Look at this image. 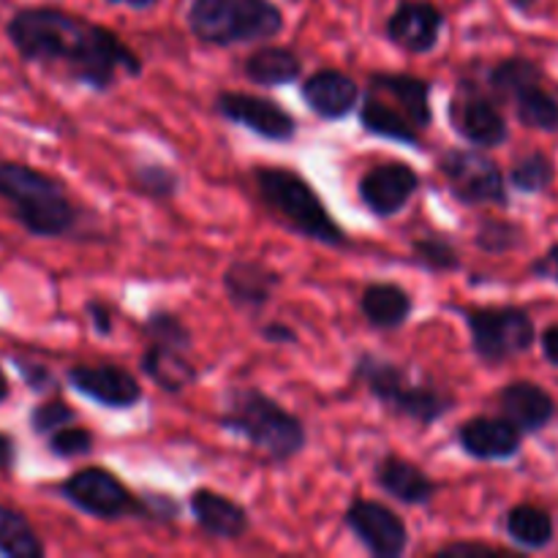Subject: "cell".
I'll return each instance as SVG.
<instances>
[{
    "mask_svg": "<svg viewBox=\"0 0 558 558\" xmlns=\"http://www.w3.org/2000/svg\"><path fill=\"white\" fill-rule=\"evenodd\" d=\"M11 396V385H9V376H5V371L0 368V403L9 401Z\"/></svg>",
    "mask_w": 558,
    "mask_h": 558,
    "instance_id": "c3c4849f",
    "label": "cell"
},
{
    "mask_svg": "<svg viewBox=\"0 0 558 558\" xmlns=\"http://www.w3.org/2000/svg\"><path fill=\"white\" fill-rule=\"evenodd\" d=\"M409 251H412L409 254L412 265L430 272V276H450V272H458L463 267L458 245L441 232H428L423 238L412 240Z\"/></svg>",
    "mask_w": 558,
    "mask_h": 558,
    "instance_id": "4dcf8cb0",
    "label": "cell"
},
{
    "mask_svg": "<svg viewBox=\"0 0 558 558\" xmlns=\"http://www.w3.org/2000/svg\"><path fill=\"white\" fill-rule=\"evenodd\" d=\"M447 189L466 207H510V185L499 163L480 147H447L436 158Z\"/></svg>",
    "mask_w": 558,
    "mask_h": 558,
    "instance_id": "ba28073f",
    "label": "cell"
},
{
    "mask_svg": "<svg viewBox=\"0 0 558 558\" xmlns=\"http://www.w3.org/2000/svg\"><path fill=\"white\" fill-rule=\"evenodd\" d=\"M0 556L5 558H44L47 548L33 523L20 510L0 505Z\"/></svg>",
    "mask_w": 558,
    "mask_h": 558,
    "instance_id": "f546056e",
    "label": "cell"
},
{
    "mask_svg": "<svg viewBox=\"0 0 558 558\" xmlns=\"http://www.w3.org/2000/svg\"><path fill=\"white\" fill-rule=\"evenodd\" d=\"M218 428L248 441L272 463H289L308 445L303 420L265 390L248 385H234L223 392Z\"/></svg>",
    "mask_w": 558,
    "mask_h": 558,
    "instance_id": "3957f363",
    "label": "cell"
},
{
    "mask_svg": "<svg viewBox=\"0 0 558 558\" xmlns=\"http://www.w3.org/2000/svg\"><path fill=\"white\" fill-rule=\"evenodd\" d=\"M352 379L365 387L385 412L409 420L420 428L441 423L456 409V396L436 385L430 376H417L409 365L376 352H360L352 365Z\"/></svg>",
    "mask_w": 558,
    "mask_h": 558,
    "instance_id": "277c9868",
    "label": "cell"
},
{
    "mask_svg": "<svg viewBox=\"0 0 558 558\" xmlns=\"http://www.w3.org/2000/svg\"><path fill=\"white\" fill-rule=\"evenodd\" d=\"M65 385L76 396L87 398V401L101 409H112V412H129L145 398L140 379L114 363L71 365L65 371Z\"/></svg>",
    "mask_w": 558,
    "mask_h": 558,
    "instance_id": "5bb4252c",
    "label": "cell"
},
{
    "mask_svg": "<svg viewBox=\"0 0 558 558\" xmlns=\"http://www.w3.org/2000/svg\"><path fill=\"white\" fill-rule=\"evenodd\" d=\"M142 332H145L147 343H161V347L180 349V352H191L194 349V332H191V327L169 308H153L145 316V322H142Z\"/></svg>",
    "mask_w": 558,
    "mask_h": 558,
    "instance_id": "836d02e7",
    "label": "cell"
},
{
    "mask_svg": "<svg viewBox=\"0 0 558 558\" xmlns=\"http://www.w3.org/2000/svg\"><path fill=\"white\" fill-rule=\"evenodd\" d=\"M445 11L430 0H401L385 22V36L407 54H428L439 47Z\"/></svg>",
    "mask_w": 558,
    "mask_h": 558,
    "instance_id": "9a60e30c",
    "label": "cell"
},
{
    "mask_svg": "<svg viewBox=\"0 0 558 558\" xmlns=\"http://www.w3.org/2000/svg\"><path fill=\"white\" fill-rule=\"evenodd\" d=\"M254 189L267 213L278 218L292 234L327 245V248H349L347 229L327 210L325 199L316 194L308 178L289 167H254L251 172Z\"/></svg>",
    "mask_w": 558,
    "mask_h": 558,
    "instance_id": "5b68a950",
    "label": "cell"
},
{
    "mask_svg": "<svg viewBox=\"0 0 558 558\" xmlns=\"http://www.w3.org/2000/svg\"><path fill=\"white\" fill-rule=\"evenodd\" d=\"M259 338L265 343H276V347H298V343H300L298 330H294L292 325H287V322H281V319L262 325L259 327Z\"/></svg>",
    "mask_w": 558,
    "mask_h": 558,
    "instance_id": "7bdbcfd3",
    "label": "cell"
},
{
    "mask_svg": "<svg viewBox=\"0 0 558 558\" xmlns=\"http://www.w3.org/2000/svg\"><path fill=\"white\" fill-rule=\"evenodd\" d=\"M363 87L341 69H316L300 82V98L325 123H338L357 109Z\"/></svg>",
    "mask_w": 558,
    "mask_h": 558,
    "instance_id": "ac0fdd59",
    "label": "cell"
},
{
    "mask_svg": "<svg viewBox=\"0 0 558 558\" xmlns=\"http://www.w3.org/2000/svg\"><path fill=\"white\" fill-rule=\"evenodd\" d=\"M360 129L371 136H379V140L398 142V145H407L412 150H423L425 140L423 131L414 129L407 118H403L398 109H392L385 98H379L376 93L365 90V96H360Z\"/></svg>",
    "mask_w": 558,
    "mask_h": 558,
    "instance_id": "d4e9b609",
    "label": "cell"
},
{
    "mask_svg": "<svg viewBox=\"0 0 558 558\" xmlns=\"http://www.w3.org/2000/svg\"><path fill=\"white\" fill-rule=\"evenodd\" d=\"M85 316L90 322L93 332L98 338H112L114 336V311L112 305L104 303L101 298H90L85 303Z\"/></svg>",
    "mask_w": 558,
    "mask_h": 558,
    "instance_id": "ab89813d",
    "label": "cell"
},
{
    "mask_svg": "<svg viewBox=\"0 0 558 558\" xmlns=\"http://www.w3.org/2000/svg\"><path fill=\"white\" fill-rule=\"evenodd\" d=\"M343 526L374 558H401L412 543L407 521L376 499H354L343 510Z\"/></svg>",
    "mask_w": 558,
    "mask_h": 558,
    "instance_id": "7c38bea8",
    "label": "cell"
},
{
    "mask_svg": "<svg viewBox=\"0 0 558 558\" xmlns=\"http://www.w3.org/2000/svg\"><path fill=\"white\" fill-rule=\"evenodd\" d=\"M501 417L510 420L523 436L543 434L556 417V398L543 385L529 379H515L496 392Z\"/></svg>",
    "mask_w": 558,
    "mask_h": 558,
    "instance_id": "44dd1931",
    "label": "cell"
},
{
    "mask_svg": "<svg viewBox=\"0 0 558 558\" xmlns=\"http://www.w3.org/2000/svg\"><path fill=\"white\" fill-rule=\"evenodd\" d=\"M510 5L515 11H521V14H532L534 5H537V0H510Z\"/></svg>",
    "mask_w": 558,
    "mask_h": 558,
    "instance_id": "7dc6e473",
    "label": "cell"
},
{
    "mask_svg": "<svg viewBox=\"0 0 558 558\" xmlns=\"http://www.w3.org/2000/svg\"><path fill=\"white\" fill-rule=\"evenodd\" d=\"M14 368H16V374H20V379L27 385V390H33V392H54V390H60L58 376H54L52 371H49V365L36 363V360L14 357Z\"/></svg>",
    "mask_w": 558,
    "mask_h": 558,
    "instance_id": "f35d334b",
    "label": "cell"
},
{
    "mask_svg": "<svg viewBox=\"0 0 558 558\" xmlns=\"http://www.w3.org/2000/svg\"><path fill=\"white\" fill-rule=\"evenodd\" d=\"M47 450L52 458L60 461H76V458H87L96 450V434L85 425H63L54 434L47 436Z\"/></svg>",
    "mask_w": 558,
    "mask_h": 558,
    "instance_id": "d590c367",
    "label": "cell"
},
{
    "mask_svg": "<svg viewBox=\"0 0 558 558\" xmlns=\"http://www.w3.org/2000/svg\"><path fill=\"white\" fill-rule=\"evenodd\" d=\"M0 199L33 238H82L85 210L71 199L63 180L41 169L22 161H0Z\"/></svg>",
    "mask_w": 558,
    "mask_h": 558,
    "instance_id": "7a4b0ae2",
    "label": "cell"
},
{
    "mask_svg": "<svg viewBox=\"0 0 558 558\" xmlns=\"http://www.w3.org/2000/svg\"><path fill=\"white\" fill-rule=\"evenodd\" d=\"M54 494L69 501L82 515L107 523L136 518V507H140V494H134L107 466L76 469L74 474H69V477L54 485Z\"/></svg>",
    "mask_w": 558,
    "mask_h": 558,
    "instance_id": "9c48e42d",
    "label": "cell"
},
{
    "mask_svg": "<svg viewBox=\"0 0 558 558\" xmlns=\"http://www.w3.org/2000/svg\"><path fill=\"white\" fill-rule=\"evenodd\" d=\"M526 243V232H523L521 223L507 221V218H480L477 232H474V245H477L483 254L490 256H505L518 251Z\"/></svg>",
    "mask_w": 558,
    "mask_h": 558,
    "instance_id": "e575fe53",
    "label": "cell"
},
{
    "mask_svg": "<svg viewBox=\"0 0 558 558\" xmlns=\"http://www.w3.org/2000/svg\"><path fill=\"white\" fill-rule=\"evenodd\" d=\"M556 180V163L548 153L543 150H532L526 156L518 158L515 163L507 172V185L518 194L526 196H537L545 194V191L554 185Z\"/></svg>",
    "mask_w": 558,
    "mask_h": 558,
    "instance_id": "d6a6232c",
    "label": "cell"
},
{
    "mask_svg": "<svg viewBox=\"0 0 558 558\" xmlns=\"http://www.w3.org/2000/svg\"><path fill=\"white\" fill-rule=\"evenodd\" d=\"M374 483L381 494L396 499L398 505L407 507H425L434 501L439 483L423 472L409 458L396 456V452H385L374 466Z\"/></svg>",
    "mask_w": 558,
    "mask_h": 558,
    "instance_id": "7402d4cb",
    "label": "cell"
},
{
    "mask_svg": "<svg viewBox=\"0 0 558 558\" xmlns=\"http://www.w3.org/2000/svg\"><path fill=\"white\" fill-rule=\"evenodd\" d=\"M365 90L385 98L414 129L425 131L434 125V107H430L434 82L407 74V71H374L365 82Z\"/></svg>",
    "mask_w": 558,
    "mask_h": 558,
    "instance_id": "d6986e66",
    "label": "cell"
},
{
    "mask_svg": "<svg viewBox=\"0 0 558 558\" xmlns=\"http://www.w3.org/2000/svg\"><path fill=\"white\" fill-rule=\"evenodd\" d=\"M213 109L227 123L240 125V129L251 131L259 140L276 142V145L292 142L300 129L298 118L287 107H281V104L267 96H256V93L221 90L213 98Z\"/></svg>",
    "mask_w": 558,
    "mask_h": 558,
    "instance_id": "30bf717a",
    "label": "cell"
},
{
    "mask_svg": "<svg viewBox=\"0 0 558 558\" xmlns=\"http://www.w3.org/2000/svg\"><path fill=\"white\" fill-rule=\"evenodd\" d=\"M104 3L125 5V9H131V11H150V9H156L158 0H104Z\"/></svg>",
    "mask_w": 558,
    "mask_h": 558,
    "instance_id": "bcb514c9",
    "label": "cell"
},
{
    "mask_svg": "<svg viewBox=\"0 0 558 558\" xmlns=\"http://www.w3.org/2000/svg\"><path fill=\"white\" fill-rule=\"evenodd\" d=\"M189 510L196 529L216 543H238L254 526L248 510L238 499L205 485L191 490Z\"/></svg>",
    "mask_w": 558,
    "mask_h": 558,
    "instance_id": "e0dca14e",
    "label": "cell"
},
{
    "mask_svg": "<svg viewBox=\"0 0 558 558\" xmlns=\"http://www.w3.org/2000/svg\"><path fill=\"white\" fill-rule=\"evenodd\" d=\"M447 114H450L452 131L466 145L480 147V150H494L510 140V125H507L499 101L490 93H483L466 82H461L458 93L452 96Z\"/></svg>",
    "mask_w": 558,
    "mask_h": 558,
    "instance_id": "8fae6325",
    "label": "cell"
},
{
    "mask_svg": "<svg viewBox=\"0 0 558 558\" xmlns=\"http://www.w3.org/2000/svg\"><path fill=\"white\" fill-rule=\"evenodd\" d=\"M71 423H76V409L71 407V403H65L63 398H49V401L36 403V407L31 409V414H27L31 430L36 436H44V439Z\"/></svg>",
    "mask_w": 558,
    "mask_h": 558,
    "instance_id": "8d00e7d4",
    "label": "cell"
},
{
    "mask_svg": "<svg viewBox=\"0 0 558 558\" xmlns=\"http://www.w3.org/2000/svg\"><path fill=\"white\" fill-rule=\"evenodd\" d=\"M140 371L153 387L167 396H180L199 381V371L189 360V352L161 343H145L140 354Z\"/></svg>",
    "mask_w": 558,
    "mask_h": 558,
    "instance_id": "cb8c5ba5",
    "label": "cell"
},
{
    "mask_svg": "<svg viewBox=\"0 0 558 558\" xmlns=\"http://www.w3.org/2000/svg\"><path fill=\"white\" fill-rule=\"evenodd\" d=\"M505 534L521 550L539 554L556 539L554 515L537 505H515L505 515Z\"/></svg>",
    "mask_w": 558,
    "mask_h": 558,
    "instance_id": "4316f807",
    "label": "cell"
},
{
    "mask_svg": "<svg viewBox=\"0 0 558 558\" xmlns=\"http://www.w3.org/2000/svg\"><path fill=\"white\" fill-rule=\"evenodd\" d=\"M423 178L407 161H385L357 180V199L374 218H396L417 196Z\"/></svg>",
    "mask_w": 558,
    "mask_h": 558,
    "instance_id": "4fadbf2b",
    "label": "cell"
},
{
    "mask_svg": "<svg viewBox=\"0 0 558 558\" xmlns=\"http://www.w3.org/2000/svg\"><path fill=\"white\" fill-rule=\"evenodd\" d=\"M281 281V272L259 259L229 262L221 276V287L229 303L248 316H259L272 303Z\"/></svg>",
    "mask_w": 558,
    "mask_h": 558,
    "instance_id": "ffe728a7",
    "label": "cell"
},
{
    "mask_svg": "<svg viewBox=\"0 0 558 558\" xmlns=\"http://www.w3.org/2000/svg\"><path fill=\"white\" fill-rule=\"evenodd\" d=\"M512 104L518 123L526 129L543 131V134H556L558 131V98L550 90H545L543 80L529 82L521 90L512 93Z\"/></svg>",
    "mask_w": 558,
    "mask_h": 558,
    "instance_id": "83f0119b",
    "label": "cell"
},
{
    "mask_svg": "<svg viewBox=\"0 0 558 558\" xmlns=\"http://www.w3.org/2000/svg\"><path fill=\"white\" fill-rule=\"evenodd\" d=\"M360 316L371 330H401L414 314V294L396 281H374L360 294Z\"/></svg>",
    "mask_w": 558,
    "mask_h": 558,
    "instance_id": "603a6c76",
    "label": "cell"
},
{
    "mask_svg": "<svg viewBox=\"0 0 558 558\" xmlns=\"http://www.w3.org/2000/svg\"><path fill=\"white\" fill-rule=\"evenodd\" d=\"M469 330L472 352L485 365H505L537 343L532 314L521 305H466L456 308Z\"/></svg>",
    "mask_w": 558,
    "mask_h": 558,
    "instance_id": "52a82bcc",
    "label": "cell"
},
{
    "mask_svg": "<svg viewBox=\"0 0 558 558\" xmlns=\"http://www.w3.org/2000/svg\"><path fill=\"white\" fill-rule=\"evenodd\" d=\"M185 25L207 47H238L281 36L287 16L272 0H191Z\"/></svg>",
    "mask_w": 558,
    "mask_h": 558,
    "instance_id": "8992f818",
    "label": "cell"
},
{
    "mask_svg": "<svg viewBox=\"0 0 558 558\" xmlns=\"http://www.w3.org/2000/svg\"><path fill=\"white\" fill-rule=\"evenodd\" d=\"M5 36L25 63L60 71L93 93H109L120 76L136 80L145 71V60L112 27L54 5L20 9L5 22Z\"/></svg>",
    "mask_w": 558,
    "mask_h": 558,
    "instance_id": "6da1fadb",
    "label": "cell"
},
{
    "mask_svg": "<svg viewBox=\"0 0 558 558\" xmlns=\"http://www.w3.org/2000/svg\"><path fill=\"white\" fill-rule=\"evenodd\" d=\"M456 445L472 461L505 463L521 456L523 434L507 417H477L463 420L456 428Z\"/></svg>",
    "mask_w": 558,
    "mask_h": 558,
    "instance_id": "2e32d148",
    "label": "cell"
},
{
    "mask_svg": "<svg viewBox=\"0 0 558 558\" xmlns=\"http://www.w3.org/2000/svg\"><path fill=\"white\" fill-rule=\"evenodd\" d=\"M129 183L140 196L150 202H172L183 191V178L174 167L153 158H142L129 167Z\"/></svg>",
    "mask_w": 558,
    "mask_h": 558,
    "instance_id": "f1b7e54d",
    "label": "cell"
},
{
    "mask_svg": "<svg viewBox=\"0 0 558 558\" xmlns=\"http://www.w3.org/2000/svg\"><path fill=\"white\" fill-rule=\"evenodd\" d=\"M529 276L537 278V281H550L558 287V243L548 245L545 254L529 265Z\"/></svg>",
    "mask_w": 558,
    "mask_h": 558,
    "instance_id": "b9f144b4",
    "label": "cell"
},
{
    "mask_svg": "<svg viewBox=\"0 0 558 558\" xmlns=\"http://www.w3.org/2000/svg\"><path fill=\"white\" fill-rule=\"evenodd\" d=\"M16 466V441L11 434H3L0 430V474L9 477Z\"/></svg>",
    "mask_w": 558,
    "mask_h": 558,
    "instance_id": "f6af8a7d",
    "label": "cell"
},
{
    "mask_svg": "<svg viewBox=\"0 0 558 558\" xmlns=\"http://www.w3.org/2000/svg\"><path fill=\"white\" fill-rule=\"evenodd\" d=\"M180 515H183V505H180L174 496L158 494V490H147V494H140L136 521L158 523V526H169V523H178Z\"/></svg>",
    "mask_w": 558,
    "mask_h": 558,
    "instance_id": "74e56055",
    "label": "cell"
},
{
    "mask_svg": "<svg viewBox=\"0 0 558 558\" xmlns=\"http://www.w3.org/2000/svg\"><path fill=\"white\" fill-rule=\"evenodd\" d=\"M537 80H543L539 63H534L532 58H523V54H512V58H505L496 65H490L488 76H485V87H488V93L496 101L507 104L512 98V93Z\"/></svg>",
    "mask_w": 558,
    "mask_h": 558,
    "instance_id": "1f68e13d",
    "label": "cell"
},
{
    "mask_svg": "<svg viewBox=\"0 0 558 558\" xmlns=\"http://www.w3.org/2000/svg\"><path fill=\"white\" fill-rule=\"evenodd\" d=\"M243 74L259 87H287L303 80V58L292 47L265 44L243 60Z\"/></svg>",
    "mask_w": 558,
    "mask_h": 558,
    "instance_id": "484cf974",
    "label": "cell"
},
{
    "mask_svg": "<svg viewBox=\"0 0 558 558\" xmlns=\"http://www.w3.org/2000/svg\"><path fill=\"white\" fill-rule=\"evenodd\" d=\"M539 349H543L545 363L558 368V325H548L543 332L537 336Z\"/></svg>",
    "mask_w": 558,
    "mask_h": 558,
    "instance_id": "ee69618b",
    "label": "cell"
},
{
    "mask_svg": "<svg viewBox=\"0 0 558 558\" xmlns=\"http://www.w3.org/2000/svg\"><path fill=\"white\" fill-rule=\"evenodd\" d=\"M436 558H496V556H505L499 548L494 545H485V543H447L441 545L439 550L434 554Z\"/></svg>",
    "mask_w": 558,
    "mask_h": 558,
    "instance_id": "60d3db41",
    "label": "cell"
}]
</instances>
